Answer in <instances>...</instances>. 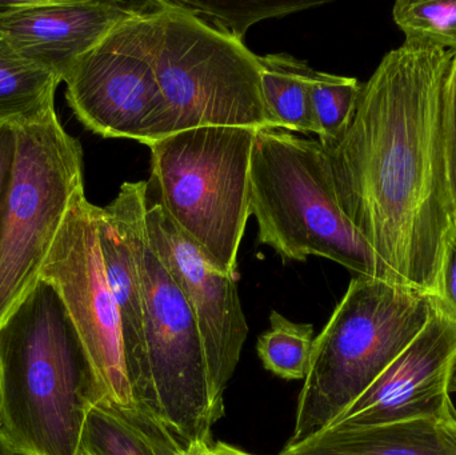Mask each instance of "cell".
Here are the masks:
<instances>
[{
	"instance_id": "30bf717a",
	"label": "cell",
	"mask_w": 456,
	"mask_h": 455,
	"mask_svg": "<svg viewBox=\"0 0 456 455\" xmlns=\"http://www.w3.org/2000/svg\"><path fill=\"white\" fill-rule=\"evenodd\" d=\"M143 15L115 27L77 61L66 79V98L77 120L93 133L151 147L173 131L144 45Z\"/></svg>"
},
{
	"instance_id": "52a82bcc",
	"label": "cell",
	"mask_w": 456,
	"mask_h": 455,
	"mask_svg": "<svg viewBox=\"0 0 456 455\" xmlns=\"http://www.w3.org/2000/svg\"><path fill=\"white\" fill-rule=\"evenodd\" d=\"M15 154L0 221V325L39 280L83 183V150L56 117L11 123Z\"/></svg>"
},
{
	"instance_id": "ffe728a7",
	"label": "cell",
	"mask_w": 456,
	"mask_h": 455,
	"mask_svg": "<svg viewBox=\"0 0 456 455\" xmlns=\"http://www.w3.org/2000/svg\"><path fill=\"white\" fill-rule=\"evenodd\" d=\"M270 330L257 339V354L271 373L284 379H305L314 350V328L295 323L278 312L270 315Z\"/></svg>"
},
{
	"instance_id": "f546056e",
	"label": "cell",
	"mask_w": 456,
	"mask_h": 455,
	"mask_svg": "<svg viewBox=\"0 0 456 455\" xmlns=\"http://www.w3.org/2000/svg\"><path fill=\"white\" fill-rule=\"evenodd\" d=\"M0 455H16L2 437H0Z\"/></svg>"
},
{
	"instance_id": "8fae6325",
	"label": "cell",
	"mask_w": 456,
	"mask_h": 455,
	"mask_svg": "<svg viewBox=\"0 0 456 455\" xmlns=\"http://www.w3.org/2000/svg\"><path fill=\"white\" fill-rule=\"evenodd\" d=\"M147 240L189 301L205 346L211 403L224 416V392L248 336L236 278L219 269L208 253L182 232L159 202L146 214Z\"/></svg>"
},
{
	"instance_id": "7c38bea8",
	"label": "cell",
	"mask_w": 456,
	"mask_h": 455,
	"mask_svg": "<svg viewBox=\"0 0 456 455\" xmlns=\"http://www.w3.org/2000/svg\"><path fill=\"white\" fill-rule=\"evenodd\" d=\"M434 298L433 317L419 336L324 430L456 418L449 393L450 366L456 355V317Z\"/></svg>"
},
{
	"instance_id": "f1b7e54d",
	"label": "cell",
	"mask_w": 456,
	"mask_h": 455,
	"mask_svg": "<svg viewBox=\"0 0 456 455\" xmlns=\"http://www.w3.org/2000/svg\"><path fill=\"white\" fill-rule=\"evenodd\" d=\"M16 2H13V0H0V16L10 11L11 8L15 7Z\"/></svg>"
},
{
	"instance_id": "9a60e30c",
	"label": "cell",
	"mask_w": 456,
	"mask_h": 455,
	"mask_svg": "<svg viewBox=\"0 0 456 455\" xmlns=\"http://www.w3.org/2000/svg\"><path fill=\"white\" fill-rule=\"evenodd\" d=\"M279 455H456V418L324 430L299 445L284 446Z\"/></svg>"
},
{
	"instance_id": "603a6c76",
	"label": "cell",
	"mask_w": 456,
	"mask_h": 455,
	"mask_svg": "<svg viewBox=\"0 0 456 455\" xmlns=\"http://www.w3.org/2000/svg\"><path fill=\"white\" fill-rule=\"evenodd\" d=\"M436 298L456 317V226L450 232L446 248H444L441 285H439Z\"/></svg>"
},
{
	"instance_id": "484cf974",
	"label": "cell",
	"mask_w": 456,
	"mask_h": 455,
	"mask_svg": "<svg viewBox=\"0 0 456 455\" xmlns=\"http://www.w3.org/2000/svg\"><path fill=\"white\" fill-rule=\"evenodd\" d=\"M213 446L205 443H191L183 446L178 455H216Z\"/></svg>"
},
{
	"instance_id": "8992f818",
	"label": "cell",
	"mask_w": 456,
	"mask_h": 455,
	"mask_svg": "<svg viewBox=\"0 0 456 455\" xmlns=\"http://www.w3.org/2000/svg\"><path fill=\"white\" fill-rule=\"evenodd\" d=\"M256 133L247 127L191 128L150 147L159 205L236 280L239 246L251 215L249 175Z\"/></svg>"
},
{
	"instance_id": "3957f363",
	"label": "cell",
	"mask_w": 456,
	"mask_h": 455,
	"mask_svg": "<svg viewBox=\"0 0 456 455\" xmlns=\"http://www.w3.org/2000/svg\"><path fill=\"white\" fill-rule=\"evenodd\" d=\"M436 298L378 278L355 277L314 341L287 446L323 432L419 336Z\"/></svg>"
},
{
	"instance_id": "2e32d148",
	"label": "cell",
	"mask_w": 456,
	"mask_h": 455,
	"mask_svg": "<svg viewBox=\"0 0 456 455\" xmlns=\"http://www.w3.org/2000/svg\"><path fill=\"white\" fill-rule=\"evenodd\" d=\"M183 446L162 422L98 402L86 418L80 455H178Z\"/></svg>"
},
{
	"instance_id": "cb8c5ba5",
	"label": "cell",
	"mask_w": 456,
	"mask_h": 455,
	"mask_svg": "<svg viewBox=\"0 0 456 455\" xmlns=\"http://www.w3.org/2000/svg\"><path fill=\"white\" fill-rule=\"evenodd\" d=\"M15 154V131L11 123H0V221Z\"/></svg>"
},
{
	"instance_id": "e0dca14e",
	"label": "cell",
	"mask_w": 456,
	"mask_h": 455,
	"mask_svg": "<svg viewBox=\"0 0 456 455\" xmlns=\"http://www.w3.org/2000/svg\"><path fill=\"white\" fill-rule=\"evenodd\" d=\"M257 59L263 98L281 130L319 135L313 106L314 69L287 53H270Z\"/></svg>"
},
{
	"instance_id": "4316f807",
	"label": "cell",
	"mask_w": 456,
	"mask_h": 455,
	"mask_svg": "<svg viewBox=\"0 0 456 455\" xmlns=\"http://www.w3.org/2000/svg\"><path fill=\"white\" fill-rule=\"evenodd\" d=\"M213 448L216 455H254L235 448V446L228 445L226 443H214Z\"/></svg>"
},
{
	"instance_id": "83f0119b",
	"label": "cell",
	"mask_w": 456,
	"mask_h": 455,
	"mask_svg": "<svg viewBox=\"0 0 456 455\" xmlns=\"http://www.w3.org/2000/svg\"><path fill=\"white\" fill-rule=\"evenodd\" d=\"M449 393L450 394H456V355L452 360V366H450Z\"/></svg>"
},
{
	"instance_id": "ac0fdd59",
	"label": "cell",
	"mask_w": 456,
	"mask_h": 455,
	"mask_svg": "<svg viewBox=\"0 0 456 455\" xmlns=\"http://www.w3.org/2000/svg\"><path fill=\"white\" fill-rule=\"evenodd\" d=\"M61 80L0 35V123L37 119L55 109Z\"/></svg>"
},
{
	"instance_id": "d6986e66",
	"label": "cell",
	"mask_w": 456,
	"mask_h": 455,
	"mask_svg": "<svg viewBox=\"0 0 456 455\" xmlns=\"http://www.w3.org/2000/svg\"><path fill=\"white\" fill-rule=\"evenodd\" d=\"M213 28L243 42L249 27L265 19L281 18L316 7L323 2L305 0H170Z\"/></svg>"
},
{
	"instance_id": "7402d4cb",
	"label": "cell",
	"mask_w": 456,
	"mask_h": 455,
	"mask_svg": "<svg viewBox=\"0 0 456 455\" xmlns=\"http://www.w3.org/2000/svg\"><path fill=\"white\" fill-rule=\"evenodd\" d=\"M363 85L356 77L316 71L313 74V106L324 149L342 139L353 122Z\"/></svg>"
},
{
	"instance_id": "7a4b0ae2",
	"label": "cell",
	"mask_w": 456,
	"mask_h": 455,
	"mask_svg": "<svg viewBox=\"0 0 456 455\" xmlns=\"http://www.w3.org/2000/svg\"><path fill=\"white\" fill-rule=\"evenodd\" d=\"M98 402L103 394L66 305L39 278L0 325V437L16 455H80Z\"/></svg>"
},
{
	"instance_id": "44dd1931",
	"label": "cell",
	"mask_w": 456,
	"mask_h": 455,
	"mask_svg": "<svg viewBox=\"0 0 456 455\" xmlns=\"http://www.w3.org/2000/svg\"><path fill=\"white\" fill-rule=\"evenodd\" d=\"M396 26L406 37L404 45L433 47L456 56V0L396 2Z\"/></svg>"
},
{
	"instance_id": "5b68a950",
	"label": "cell",
	"mask_w": 456,
	"mask_h": 455,
	"mask_svg": "<svg viewBox=\"0 0 456 455\" xmlns=\"http://www.w3.org/2000/svg\"><path fill=\"white\" fill-rule=\"evenodd\" d=\"M142 29L173 134L200 127L281 130L263 98L259 59L244 42L170 0H154Z\"/></svg>"
},
{
	"instance_id": "4fadbf2b",
	"label": "cell",
	"mask_w": 456,
	"mask_h": 455,
	"mask_svg": "<svg viewBox=\"0 0 456 455\" xmlns=\"http://www.w3.org/2000/svg\"><path fill=\"white\" fill-rule=\"evenodd\" d=\"M149 2L18 0L0 16V35L21 55L66 82L82 56L115 27L149 12Z\"/></svg>"
},
{
	"instance_id": "6da1fadb",
	"label": "cell",
	"mask_w": 456,
	"mask_h": 455,
	"mask_svg": "<svg viewBox=\"0 0 456 455\" xmlns=\"http://www.w3.org/2000/svg\"><path fill=\"white\" fill-rule=\"evenodd\" d=\"M452 59L404 43L386 53L350 127L323 147L340 208L374 253L380 280L433 297L456 226Z\"/></svg>"
},
{
	"instance_id": "5bb4252c",
	"label": "cell",
	"mask_w": 456,
	"mask_h": 455,
	"mask_svg": "<svg viewBox=\"0 0 456 455\" xmlns=\"http://www.w3.org/2000/svg\"><path fill=\"white\" fill-rule=\"evenodd\" d=\"M98 237L104 272L119 310L134 402L139 411L162 422L147 358L143 290L131 237L127 190L123 184L109 206L99 207Z\"/></svg>"
},
{
	"instance_id": "ba28073f",
	"label": "cell",
	"mask_w": 456,
	"mask_h": 455,
	"mask_svg": "<svg viewBox=\"0 0 456 455\" xmlns=\"http://www.w3.org/2000/svg\"><path fill=\"white\" fill-rule=\"evenodd\" d=\"M131 237L144 299V333L160 419L183 443L213 445L218 422L202 336L189 301L147 240V182H126Z\"/></svg>"
},
{
	"instance_id": "277c9868",
	"label": "cell",
	"mask_w": 456,
	"mask_h": 455,
	"mask_svg": "<svg viewBox=\"0 0 456 455\" xmlns=\"http://www.w3.org/2000/svg\"><path fill=\"white\" fill-rule=\"evenodd\" d=\"M249 214L256 219L259 242L284 259L321 256L356 277L380 280L374 253L340 208L321 142L286 130L257 131Z\"/></svg>"
},
{
	"instance_id": "9c48e42d",
	"label": "cell",
	"mask_w": 456,
	"mask_h": 455,
	"mask_svg": "<svg viewBox=\"0 0 456 455\" xmlns=\"http://www.w3.org/2000/svg\"><path fill=\"white\" fill-rule=\"evenodd\" d=\"M98 214L85 187L77 190L40 278L50 280L63 299L93 363L103 402L138 410L126 369L119 310L102 261Z\"/></svg>"
},
{
	"instance_id": "d4e9b609",
	"label": "cell",
	"mask_w": 456,
	"mask_h": 455,
	"mask_svg": "<svg viewBox=\"0 0 456 455\" xmlns=\"http://www.w3.org/2000/svg\"><path fill=\"white\" fill-rule=\"evenodd\" d=\"M450 101H452V126H454L456 157V56H454V59H452V74H450Z\"/></svg>"
}]
</instances>
